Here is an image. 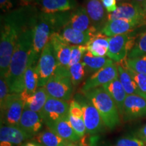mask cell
<instances>
[{
  "mask_svg": "<svg viewBox=\"0 0 146 146\" xmlns=\"http://www.w3.org/2000/svg\"><path fill=\"white\" fill-rule=\"evenodd\" d=\"M37 14V10L34 6L27 5L1 16L0 39L1 78H5L8 75L12 54L20 35L35 21Z\"/></svg>",
  "mask_w": 146,
  "mask_h": 146,
  "instance_id": "1",
  "label": "cell"
},
{
  "mask_svg": "<svg viewBox=\"0 0 146 146\" xmlns=\"http://www.w3.org/2000/svg\"><path fill=\"white\" fill-rule=\"evenodd\" d=\"M35 21L36 18L22 33L16 44L10 61L8 75L5 77L10 94H22L25 89L24 75L33 47Z\"/></svg>",
  "mask_w": 146,
  "mask_h": 146,
  "instance_id": "2",
  "label": "cell"
},
{
  "mask_svg": "<svg viewBox=\"0 0 146 146\" xmlns=\"http://www.w3.org/2000/svg\"><path fill=\"white\" fill-rule=\"evenodd\" d=\"M70 14L71 11L38 13L35 23L33 47L29 60L38 62L42 51L50 42L51 36L56 33H60L68 23Z\"/></svg>",
  "mask_w": 146,
  "mask_h": 146,
  "instance_id": "3",
  "label": "cell"
},
{
  "mask_svg": "<svg viewBox=\"0 0 146 146\" xmlns=\"http://www.w3.org/2000/svg\"><path fill=\"white\" fill-rule=\"evenodd\" d=\"M99 112L105 126L114 129L120 123V113L116 104L103 87L82 93Z\"/></svg>",
  "mask_w": 146,
  "mask_h": 146,
  "instance_id": "4",
  "label": "cell"
},
{
  "mask_svg": "<svg viewBox=\"0 0 146 146\" xmlns=\"http://www.w3.org/2000/svg\"><path fill=\"white\" fill-rule=\"evenodd\" d=\"M45 88L49 97L66 102L70 100L73 92V85L69 69L58 65L54 75L45 85Z\"/></svg>",
  "mask_w": 146,
  "mask_h": 146,
  "instance_id": "5",
  "label": "cell"
},
{
  "mask_svg": "<svg viewBox=\"0 0 146 146\" xmlns=\"http://www.w3.org/2000/svg\"><path fill=\"white\" fill-rule=\"evenodd\" d=\"M58 66V62L54 48L49 42L42 51L36 65L38 87L45 86L49 79L54 75Z\"/></svg>",
  "mask_w": 146,
  "mask_h": 146,
  "instance_id": "6",
  "label": "cell"
},
{
  "mask_svg": "<svg viewBox=\"0 0 146 146\" xmlns=\"http://www.w3.org/2000/svg\"><path fill=\"white\" fill-rule=\"evenodd\" d=\"M25 106V101L21 94H10L4 104L1 106V124L18 127Z\"/></svg>",
  "mask_w": 146,
  "mask_h": 146,
  "instance_id": "7",
  "label": "cell"
},
{
  "mask_svg": "<svg viewBox=\"0 0 146 146\" xmlns=\"http://www.w3.org/2000/svg\"><path fill=\"white\" fill-rule=\"evenodd\" d=\"M74 100H76L81 106L87 133L96 135L101 132L105 125L98 110L90 100L83 94L76 95Z\"/></svg>",
  "mask_w": 146,
  "mask_h": 146,
  "instance_id": "8",
  "label": "cell"
},
{
  "mask_svg": "<svg viewBox=\"0 0 146 146\" xmlns=\"http://www.w3.org/2000/svg\"><path fill=\"white\" fill-rule=\"evenodd\" d=\"M136 39L129 33L109 37V48L107 57L114 62L120 63L127 58L135 44Z\"/></svg>",
  "mask_w": 146,
  "mask_h": 146,
  "instance_id": "9",
  "label": "cell"
},
{
  "mask_svg": "<svg viewBox=\"0 0 146 146\" xmlns=\"http://www.w3.org/2000/svg\"><path fill=\"white\" fill-rule=\"evenodd\" d=\"M118 77V64L114 62L94 72L89 76L81 88V93H85L110 83Z\"/></svg>",
  "mask_w": 146,
  "mask_h": 146,
  "instance_id": "10",
  "label": "cell"
},
{
  "mask_svg": "<svg viewBox=\"0 0 146 146\" xmlns=\"http://www.w3.org/2000/svg\"><path fill=\"white\" fill-rule=\"evenodd\" d=\"M70 104L66 101L49 97L46 103L39 113L44 124L69 117Z\"/></svg>",
  "mask_w": 146,
  "mask_h": 146,
  "instance_id": "11",
  "label": "cell"
},
{
  "mask_svg": "<svg viewBox=\"0 0 146 146\" xmlns=\"http://www.w3.org/2000/svg\"><path fill=\"white\" fill-rule=\"evenodd\" d=\"M124 19L129 21H139L146 25L145 16L141 6L133 2L118 3L117 8L112 13L108 14V21L112 20Z\"/></svg>",
  "mask_w": 146,
  "mask_h": 146,
  "instance_id": "12",
  "label": "cell"
},
{
  "mask_svg": "<svg viewBox=\"0 0 146 146\" xmlns=\"http://www.w3.org/2000/svg\"><path fill=\"white\" fill-rule=\"evenodd\" d=\"M144 116H146V99L137 95L127 96L123 106V120L127 122Z\"/></svg>",
  "mask_w": 146,
  "mask_h": 146,
  "instance_id": "13",
  "label": "cell"
},
{
  "mask_svg": "<svg viewBox=\"0 0 146 146\" xmlns=\"http://www.w3.org/2000/svg\"><path fill=\"white\" fill-rule=\"evenodd\" d=\"M43 123L44 122L39 113L25 107L18 127L33 138L41 131Z\"/></svg>",
  "mask_w": 146,
  "mask_h": 146,
  "instance_id": "14",
  "label": "cell"
},
{
  "mask_svg": "<svg viewBox=\"0 0 146 146\" xmlns=\"http://www.w3.org/2000/svg\"><path fill=\"white\" fill-rule=\"evenodd\" d=\"M143 24L139 21L117 19L108 21L102 29L101 33L106 36H111L129 33L138 27L143 26Z\"/></svg>",
  "mask_w": 146,
  "mask_h": 146,
  "instance_id": "15",
  "label": "cell"
},
{
  "mask_svg": "<svg viewBox=\"0 0 146 146\" xmlns=\"http://www.w3.org/2000/svg\"><path fill=\"white\" fill-rule=\"evenodd\" d=\"M29 139L30 137L18 127L1 124L0 146L21 145Z\"/></svg>",
  "mask_w": 146,
  "mask_h": 146,
  "instance_id": "16",
  "label": "cell"
},
{
  "mask_svg": "<svg viewBox=\"0 0 146 146\" xmlns=\"http://www.w3.org/2000/svg\"><path fill=\"white\" fill-rule=\"evenodd\" d=\"M100 31L96 29L87 31H80L71 27L68 24L59 33L67 43L72 45H86L88 42Z\"/></svg>",
  "mask_w": 146,
  "mask_h": 146,
  "instance_id": "17",
  "label": "cell"
},
{
  "mask_svg": "<svg viewBox=\"0 0 146 146\" xmlns=\"http://www.w3.org/2000/svg\"><path fill=\"white\" fill-rule=\"evenodd\" d=\"M50 42L54 48L58 65L69 69L72 45L67 43L59 33L53 34L50 38Z\"/></svg>",
  "mask_w": 146,
  "mask_h": 146,
  "instance_id": "18",
  "label": "cell"
},
{
  "mask_svg": "<svg viewBox=\"0 0 146 146\" xmlns=\"http://www.w3.org/2000/svg\"><path fill=\"white\" fill-rule=\"evenodd\" d=\"M85 8L90 18L92 26L101 32L108 22V14L101 0H86Z\"/></svg>",
  "mask_w": 146,
  "mask_h": 146,
  "instance_id": "19",
  "label": "cell"
},
{
  "mask_svg": "<svg viewBox=\"0 0 146 146\" xmlns=\"http://www.w3.org/2000/svg\"><path fill=\"white\" fill-rule=\"evenodd\" d=\"M36 3L45 13L68 12L77 6L76 0H35Z\"/></svg>",
  "mask_w": 146,
  "mask_h": 146,
  "instance_id": "20",
  "label": "cell"
},
{
  "mask_svg": "<svg viewBox=\"0 0 146 146\" xmlns=\"http://www.w3.org/2000/svg\"><path fill=\"white\" fill-rule=\"evenodd\" d=\"M45 125L53 132H54L56 135H58L66 141L71 142V143H75L79 141L81 139L72 129L69 121V117L56 120Z\"/></svg>",
  "mask_w": 146,
  "mask_h": 146,
  "instance_id": "21",
  "label": "cell"
},
{
  "mask_svg": "<svg viewBox=\"0 0 146 146\" xmlns=\"http://www.w3.org/2000/svg\"><path fill=\"white\" fill-rule=\"evenodd\" d=\"M68 24L72 28L80 31H87L91 29H96L92 26L90 18L86 9L83 6H78L71 10Z\"/></svg>",
  "mask_w": 146,
  "mask_h": 146,
  "instance_id": "22",
  "label": "cell"
},
{
  "mask_svg": "<svg viewBox=\"0 0 146 146\" xmlns=\"http://www.w3.org/2000/svg\"><path fill=\"white\" fill-rule=\"evenodd\" d=\"M37 62L29 60L28 66L24 75L25 89L21 94L24 100H26L29 96H32L38 88V75L36 72Z\"/></svg>",
  "mask_w": 146,
  "mask_h": 146,
  "instance_id": "23",
  "label": "cell"
},
{
  "mask_svg": "<svg viewBox=\"0 0 146 146\" xmlns=\"http://www.w3.org/2000/svg\"><path fill=\"white\" fill-rule=\"evenodd\" d=\"M103 87L116 104L120 115L122 116L124 103L127 95L126 94L123 85L120 83L119 78L118 77L110 83L104 85Z\"/></svg>",
  "mask_w": 146,
  "mask_h": 146,
  "instance_id": "24",
  "label": "cell"
},
{
  "mask_svg": "<svg viewBox=\"0 0 146 146\" xmlns=\"http://www.w3.org/2000/svg\"><path fill=\"white\" fill-rule=\"evenodd\" d=\"M86 47L93 56L105 57L109 48V37L99 32L88 42Z\"/></svg>",
  "mask_w": 146,
  "mask_h": 146,
  "instance_id": "25",
  "label": "cell"
},
{
  "mask_svg": "<svg viewBox=\"0 0 146 146\" xmlns=\"http://www.w3.org/2000/svg\"><path fill=\"white\" fill-rule=\"evenodd\" d=\"M33 139L43 146H66L71 143L60 137L48 127L40 131Z\"/></svg>",
  "mask_w": 146,
  "mask_h": 146,
  "instance_id": "26",
  "label": "cell"
},
{
  "mask_svg": "<svg viewBox=\"0 0 146 146\" xmlns=\"http://www.w3.org/2000/svg\"><path fill=\"white\" fill-rule=\"evenodd\" d=\"M118 64V63H117ZM118 78L122 83L127 96L129 95H137L146 99V96L140 90L133 78L131 77L125 67L118 64Z\"/></svg>",
  "mask_w": 146,
  "mask_h": 146,
  "instance_id": "27",
  "label": "cell"
},
{
  "mask_svg": "<svg viewBox=\"0 0 146 146\" xmlns=\"http://www.w3.org/2000/svg\"><path fill=\"white\" fill-rule=\"evenodd\" d=\"M48 98L49 96L45 87H38L34 94L25 100V107L33 112L40 113Z\"/></svg>",
  "mask_w": 146,
  "mask_h": 146,
  "instance_id": "28",
  "label": "cell"
},
{
  "mask_svg": "<svg viewBox=\"0 0 146 146\" xmlns=\"http://www.w3.org/2000/svg\"><path fill=\"white\" fill-rule=\"evenodd\" d=\"M82 62L84 63L87 72H96L109 64L113 62L109 58L97 57L93 56L90 52H87L83 56Z\"/></svg>",
  "mask_w": 146,
  "mask_h": 146,
  "instance_id": "29",
  "label": "cell"
},
{
  "mask_svg": "<svg viewBox=\"0 0 146 146\" xmlns=\"http://www.w3.org/2000/svg\"><path fill=\"white\" fill-rule=\"evenodd\" d=\"M118 64L127 66L135 72L146 75V55L133 58H127Z\"/></svg>",
  "mask_w": 146,
  "mask_h": 146,
  "instance_id": "30",
  "label": "cell"
},
{
  "mask_svg": "<svg viewBox=\"0 0 146 146\" xmlns=\"http://www.w3.org/2000/svg\"><path fill=\"white\" fill-rule=\"evenodd\" d=\"M86 67L82 61L69 67V72L73 86H77L81 83L86 74Z\"/></svg>",
  "mask_w": 146,
  "mask_h": 146,
  "instance_id": "31",
  "label": "cell"
},
{
  "mask_svg": "<svg viewBox=\"0 0 146 146\" xmlns=\"http://www.w3.org/2000/svg\"><path fill=\"white\" fill-rule=\"evenodd\" d=\"M143 55H146V30L139 35L134 47L128 54L127 58L139 57Z\"/></svg>",
  "mask_w": 146,
  "mask_h": 146,
  "instance_id": "32",
  "label": "cell"
},
{
  "mask_svg": "<svg viewBox=\"0 0 146 146\" xmlns=\"http://www.w3.org/2000/svg\"><path fill=\"white\" fill-rule=\"evenodd\" d=\"M69 121L72 129L80 138H82L87 133V129L84 122L83 116L78 117L69 114Z\"/></svg>",
  "mask_w": 146,
  "mask_h": 146,
  "instance_id": "33",
  "label": "cell"
},
{
  "mask_svg": "<svg viewBox=\"0 0 146 146\" xmlns=\"http://www.w3.org/2000/svg\"><path fill=\"white\" fill-rule=\"evenodd\" d=\"M87 52L86 45H72L69 67L82 61L83 56Z\"/></svg>",
  "mask_w": 146,
  "mask_h": 146,
  "instance_id": "34",
  "label": "cell"
},
{
  "mask_svg": "<svg viewBox=\"0 0 146 146\" xmlns=\"http://www.w3.org/2000/svg\"><path fill=\"white\" fill-rule=\"evenodd\" d=\"M145 144L141 139L133 136H126L117 139L114 146H145Z\"/></svg>",
  "mask_w": 146,
  "mask_h": 146,
  "instance_id": "35",
  "label": "cell"
},
{
  "mask_svg": "<svg viewBox=\"0 0 146 146\" xmlns=\"http://www.w3.org/2000/svg\"><path fill=\"white\" fill-rule=\"evenodd\" d=\"M123 66V65H122ZM125 68L127 69L128 72L130 74L131 77L135 82L139 88L141 90L142 92L146 96V75L143 74H141V73H138L137 72H135L131 69L129 68L127 66H123Z\"/></svg>",
  "mask_w": 146,
  "mask_h": 146,
  "instance_id": "36",
  "label": "cell"
},
{
  "mask_svg": "<svg viewBox=\"0 0 146 146\" xmlns=\"http://www.w3.org/2000/svg\"><path fill=\"white\" fill-rule=\"evenodd\" d=\"M10 94V89L4 78L0 79V107L2 106Z\"/></svg>",
  "mask_w": 146,
  "mask_h": 146,
  "instance_id": "37",
  "label": "cell"
},
{
  "mask_svg": "<svg viewBox=\"0 0 146 146\" xmlns=\"http://www.w3.org/2000/svg\"><path fill=\"white\" fill-rule=\"evenodd\" d=\"M101 1L108 14L114 12L117 8L118 4L116 0H101Z\"/></svg>",
  "mask_w": 146,
  "mask_h": 146,
  "instance_id": "38",
  "label": "cell"
},
{
  "mask_svg": "<svg viewBox=\"0 0 146 146\" xmlns=\"http://www.w3.org/2000/svg\"><path fill=\"white\" fill-rule=\"evenodd\" d=\"M0 8L3 13H8L10 12L13 8V3L12 0H0Z\"/></svg>",
  "mask_w": 146,
  "mask_h": 146,
  "instance_id": "39",
  "label": "cell"
},
{
  "mask_svg": "<svg viewBox=\"0 0 146 146\" xmlns=\"http://www.w3.org/2000/svg\"><path fill=\"white\" fill-rule=\"evenodd\" d=\"M137 135L141 140H143V139H145L146 137V125L142 127L141 129L139 131Z\"/></svg>",
  "mask_w": 146,
  "mask_h": 146,
  "instance_id": "40",
  "label": "cell"
},
{
  "mask_svg": "<svg viewBox=\"0 0 146 146\" xmlns=\"http://www.w3.org/2000/svg\"><path fill=\"white\" fill-rule=\"evenodd\" d=\"M131 1H132L133 3H135V4L139 5L142 7L144 4V3L146 1V0H131Z\"/></svg>",
  "mask_w": 146,
  "mask_h": 146,
  "instance_id": "41",
  "label": "cell"
},
{
  "mask_svg": "<svg viewBox=\"0 0 146 146\" xmlns=\"http://www.w3.org/2000/svg\"><path fill=\"white\" fill-rule=\"evenodd\" d=\"M22 146H43L41 144H39V143H36V142H28V143L23 144Z\"/></svg>",
  "mask_w": 146,
  "mask_h": 146,
  "instance_id": "42",
  "label": "cell"
},
{
  "mask_svg": "<svg viewBox=\"0 0 146 146\" xmlns=\"http://www.w3.org/2000/svg\"><path fill=\"white\" fill-rule=\"evenodd\" d=\"M142 8H143V10L144 14H145V19H146V1L144 3L143 6H142Z\"/></svg>",
  "mask_w": 146,
  "mask_h": 146,
  "instance_id": "43",
  "label": "cell"
},
{
  "mask_svg": "<svg viewBox=\"0 0 146 146\" xmlns=\"http://www.w3.org/2000/svg\"><path fill=\"white\" fill-rule=\"evenodd\" d=\"M128 1H129V0H116V1L118 2V3H123V2H127Z\"/></svg>",
  "mask_w": 146,
  "mask_h": 146,
  "instance_id": "44",
  "label": "cell"
},
{
  "mask_svg": "<svg viewBox=\"0 0 146 146\" xmlns=\"http://www.w3.org/2000/svg\"><path fill=\"white\" fill-rule=\"evenodd\" d=\"M21 1L25 3H29V2H31L33 1H34V0H21Z\"/></svg>",
  "mask_w": 146,
  "mask_h": 146,
  "instance_id": "45",
  "label": "cell"
},
{
  "mask_svg": "<svg viewBox=\"0 0 146 146\" xmlns=\"http://www.w3.org/2000/svg\"><path fill=\"white\" fill-rule=\"evenodd\" d=\"M66 146H72V143H70V144H68V145H67Z\"/></svg>",
  "mask_w": 146,
  "mask_h": 146,
  "instance_id": "46",
  "label": "cell"
},
{
  "mask_svg": "<svg viewBox=\"0 0 146 146\" xmlns=\"http://www.w3.org/2000/svg\"><path fill=\"white\" fill-rule=\"evenodd\" d=\"M143 141H144V143H145L146 144V137H145V139H143Z\"/></svg>",
  "mask_w": 146,
  "mask_h": 146,
  "instance_id": "47",
  "label": "cell"
}]
</instances>
